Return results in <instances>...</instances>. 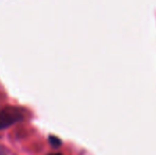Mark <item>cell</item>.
<instances>
[{
    "instance_id": "6da1fadb",
    "label": "cell",
    "mask_w": 156,
    "mask_h": 155,
    "mask_svg": "<svg viewBox=\"0 0 156 155\" xmlns=\"http://www.w3.org/2000/svg\"><path fill=\"white\" fill-rule=\"evenodd\" d=\"M23 117L21 111L14 106H9L0 111V130H3L20 121Z\"/></svg>"
},
{
    "instance_id": "3957f363",
    "label": "cell",
    "mask_w": 156,
    "mask_h": 155,
    "mask_svg": "<svg viewBox=\"0 0 156 155\" xmlns=\"http://www.w3.org/2000/svg\"><path fill=\"white\" fill-rule=\"evenodd\" d=\"M49 155H62L61 153H54V154H49Z\"/></svg>"
},
{
    "instance_id": "7a4b0ae2",
    "label": "cell",
    "mask_w": 156,
    "mask_h": 155,
    "mask_svg": "<svg viewBox=\"0 0 156 155\" xmlns=\"http://www.w3.org/2000/svg\"><path fill=\"white\" fill-rule=\"evenodd\" d=\"M49 141H50V143H51L53 147H58V146H61V140L58 138V137H55V136H50L49 137Z\"/></svg>"
}]
</instances>
